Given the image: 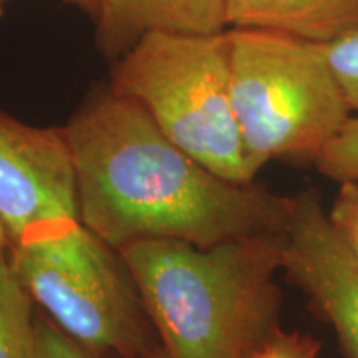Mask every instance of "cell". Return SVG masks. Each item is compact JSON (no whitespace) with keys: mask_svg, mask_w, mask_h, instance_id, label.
Segmentation results:
<instances>
[{"mask_svg":"<svg viewBox=\"0 0 358 358\" xmlns=\"http://www.w3.org/2000/svg\"><path fill=\"white\" fill-rule=\"evenodd\" d=\"M62 128L80 221L111 248L148 239L209 248L287 231L292 196L219 176L110 85L93 92Z\"/></svg>","mask_w":358,"mask_h":358,"instance_id":"obj_1","label":"cell"},{"mask_svg":"<svg viewBox=\"0 0 358 358\" xmlns=\"http://www.w3.org/2000/svg\"><path fill=\"white\" fill-rule=\"evenodd\" d=\"M285 232L209 248L148 239L120 249L173 358H245L279 329Z\"/></svg>","mask_w":358,"mask_h":358,"instance_id":"obj_2","label":"cell"},{"mask_svg":"<svg viewBox=\"0 0 358 358\" xmlns=\"http://www.w3.org/2000/svg\"><path fill=\"white\" fill-rule=\"evenodd\" d=\"M231 92L249 171L310 161L350 118L319 43L264 29H227Z\"/></svg>","mask_w":358,"mask_h":358,"instance_id":"obj_3","label":"cell"},{"mask_svg":"<svg viewBox=\"0 0 358 358\" xmlns=\"http://www.w3.org/2000/svg\"><path fill=\"white\" fill-rule=\"evenodd\" d=\"M108 85L136 101L174 145L206 168L252 185L232 103L227 30L146 35L113 62Z\"/></svg>","mask_w":358,"mask_h":358,"instance_id":"obj_4","label":"cell"},{"mask_svg":"<svg viewBox=\"0 0 358 358\" xmlns=\"http://www.w3.org/2000/svg\"><path fill=\"white\" fill-rule=\"evenodd\" d=\"M10 257L35 306L90 350L148 358L156 348L127 261L82 221L10 243Z\"/></svg>","mask_w":358,"mask_h":358,"instance_id":"obj_5","label":"cell"},{"mask_svg":"<svg viewBox=\"0 0 358 358\" xmlns=\"http://www.w3.org/2000/svg\"><path fill=\"white\" fill-rule=\"evenodd\" d=\"M0 221L10 243L80 221L64 128L34 127L0 110Z\"/></svg>","mask_w":358,"mask_h":358,"instance_id":"obj_6","label":"cell"},{"mask_svg":"<svg viewBox=\"0 0 358 358\" xmlns=\"http://www.w3.org/2000/svg\"><path fill=\"white\" fill-rule=\"evenodd\" d=\"M282 271L334 329L340 352L358 358V259L334 229L313 187L292 196Z\"/></svg>","mask_w":358,"mask_h":358,"instance_id":"obj_7","label":"cell"},{"mask_svg":"<svg viewBox=\"0 0 358 358\" xmlns=\"http://www.w3.org/2000/svg\"><path fill=\"white\" fill-rule=\"evenodd\" d=\"M95 24L96 47L113 62L150 34L214 35L229 29L227 0H103Z\"/></svg>","mask_w":358,"mask_h":358,"instance_id":"obj_8","label":"cell"},{"mask_svg":"<svg viewBox=\"0 0 358 358\" xmlns=\"http://www.w3.org/2000/svg\"><path fill=\"white\" fill-rule=\"evenodd\" d=\"M227 25L322 45L358 29V0H227Z\"/></svg>","mask_w":358,"mask_h":358,"instance_id":"obj_9","label":"cell"},{"mask_svg":"<svg viewBox=\"0 0 358 358\" xmlns=\"http://www.w3.org/2000/svg\"><path fill=\"white\" fill-rule=\"evenodd\" d=\"M35 303L22 284L10 257V245L0 250V358H32Z\"/></svg>","mask_w":358,"mask_h":358,"instance_id":"obj_10","label":"cell"},{"mask_svg":"<svg viewBox=\"0 0 358 358\" xmlns=\"http://www.w3.org/2000/svg\"><path fill=\"white\" fill-rule=\"evenodd\" d=\"M325 178L338 185L358 179V116L348 118L334 140L313 161Z\"/></svg>","mask_w":358,"mask_h":358,"instance_id":"obj_11","label":"cell"},{"mask_svg":"<svg viewBox=\"0 0 358 358\" xmlns=\"http://www.w3.org/2000/svg\"><path fill=\"white\" fill-rule=\"evenodd\" d=\"M320 47L348 108L358 113V29Z\"/></svg>","mask_w":358,"mask_h":358,"instance_id":"obj_12","label":"cell"},{"mask_svg":"<svg viewBox=\"0 0 358 358\" xmlns=\"http://www.w3.org/2000/svg\"><path fill=\"white\" fill-rule=\"evenodd\" d=\"M32 358H96V353L37 313Z\"/></svg>","mask_w":358,"mask_h":358,"instance_id":"obj_13","label":"cell"},{"mask_svg":"<svg viewBox=\"0 0 358 358\" xmlns=\"http://www.w3.org/2000/svg\"><path fill=\"white\" fill-rule=\"evenodd\" d=\"M320 350V340L310 334L287 332L279 327L245 358H319Z\"/></svg>","mask_w":358,"mask_h":358,"instance_id":"obj_14","label":"cell"},{"mask_svg":"<svg viewBox=\"0 0 358 358\" xmlns=\"http://www.w3.org/2000/svg\"><path fill=\"white\" fill-rule=\"evenodd\" d=\"M327 214L340 239L358 259V179L340 185L338 194Z\"/></svg>","mask_w":358,"mask_h":358,"instance_id":"obj_15","label":"cell"},{"mask_svg":"<svg viewBox=\"0 0 358 358\" xmlns=\"http://www.w3.org/2000/svg\"><path fill=\"white\" fill-rule=\"evenodd\" d=\"M64 2H69V3H71V6L82 8L83 12L90 13V15L95 19L98 10H100L103 0H64Z\"/></svg>","mask_w":358,"mask_h":358,"instance_id":"obj_16","label":"cell"},{"mask_svg":"<svg viewBox=\"0 0 358 358\" xmlns=\"http://www.w3.org/2000/svg\"><path fill=\"white\" fill-rule=\"evenodd\" d=\"M8 245H10V239H8L6 226H3L2 221H0V250L8 248Z\"/></svg>","mask_w":358,"mask_h":358,"instance_id":"obj_17","label":"cell"},{"mask_svg":"<svg viewBox=\"0 0 358 358\" xmlns=\"http://www.w3.org/2000/svg\"><path fill=\"white\" fill-rule=\"evenodd\" d=\"M148 358H173L171 355H169V353L164 350L163 347H156L153 352L150 353V355H148Z\"/></svg>","mask_w":358,"mask_h":358,"instance_id":"obj_18","label":"cell"},{"mask_svg":"<svg viewBox=\"0 0 358 358\" xmlns=\"http://www.w3.org/2000/svg\"><path fill=\"white\" fill-rule=\"evenodd\" d=\"M8 2H10V0H0V17H2L3 12H6V7Z\"/></svg>","mask_w":358,"mask_h":358,"instance_id":"obj_19","label":"cell"}]
</instances>
